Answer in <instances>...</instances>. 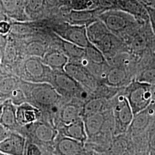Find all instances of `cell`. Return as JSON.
Returning a JSON list of instances; mask_svg holds the SVG:
<instances>
[{"instance_id":"4dcf8cb0","label":"cell","mask_w":155,"mask_h":155,"mask_svg":"<svg viewBox=\"0 0 155 155\" xmlns=\"http://www.w3.org/2000/svg\"><path fill=\"white\" fill-rule=\"evenodd\" d=\"M64 5L69 11L94 9V0H67Z\"/></svg>"},{"instance_id":"30bf717a","label":"cell","mask_w":155,"mask_h":155,"mask_svg":"<svg viewBox=\"0 0 155 155\" xmlns=\"http://www.w3.org/2000/svg\"><path fill=\"white\" fill-rule=\"evenodd\" d=\"M113 10L124 12L140 21L149 19L148 12L144 5L138 0H111Z\"/></svg>"},{"instance_id":"d6986e66","label":"cell","mask_w":155,"mask_h":155,"mask_svg":"<svg viewBox=\"0 0 155 155\" xmlns=\"http://www.w3.org/2000/svg\"><path fill=\"white\" fill-rule=\"evenodd\" d=\"M16 110L17 106L10 99L2 103L0 124L10 130L16 129L19 125L17 120Z\"/></svg>"},{"instance_id":"8d00e7d4","label":"cell","mask_w":155,"mask_h":155,"mask_svg":"<svg viewBox=\"0 0 155 155\" xmlns=\"http://www.w3.org/2000/svg\"><path fill=\"white\" fill-rule=\"evenodd\" d=\"M149 17V20L151 22L152 27L155 33V9L150 6L144 5Z\"/></svg>"},{"instance_id":"7a4b0ae2","label":"cell","mask_w":155,"mask_h":155,"mask_svg":"<svg viewBox=\"0 0 155 155\" xmlns=\"http://www.w3.org/2000/svg\"><path fill=\"white\" fill-rule=\"evenodd\" d=\"M111 110L113 121V136L125 134L134 118V114L125 96L117 94L111 102Z\"/></svg>"},{"instance_id":"44dd1931","label":"cell","mask_w":155,"mask_h":155,"mask_svg":"<svg viewBox=\"0 0 155 155\" xmlns=\"http://www.w3.org/2000/svg\"><path fill=\"white\" fill-rule=\"evenodd\" d=\"M62 132L64 136L83 143H85L88 139L82 118L68 124H63Z\"/></svg>"},{"instance_id":"f546056e","label":"cell","mask_w":155,"mask_h":155,"mask_svg":"<svg viewBox=\"0 0 155 155\" xmlns=\"http://www.w3.org/2000/svg\"><path fill=\"white\" fill-rule=\"evenodd\" d=\"M84 59L87 61L96 64L106 63V59L103 53L94 45H91L84 48Z\"/></svg>"},{"instance_id":"d6a6232c","label":"cell","mask_w":155,"mask_h":155,"mask_svg":"<svg viewBox=\"0 0 155 155\" xmlns=\"http://www.w3.org/2000/svg\"><path fill=\"white\" fill-rule=\"evenodd\" d=\"M147 139L150 152H155V119L147 130Z\"/></svg>"},{"instance_id":"277c9868","label":"cell","mask_w":155,"mask_h":155,"mask_svg":"<svg viewBox=\"0 0 155 155\" xmlns=\"http://www.w3.org/2000/svg\"><path fill=\"white\" fill-rule=\"evenodd\" d=\"M50 84L62 97H76L84 103L91 99L89 97L91 94L89 91L64 71H53Z\"/></svg>"},{"instance_id":"5b68a950","label":"cell","mask_w":155,"mask_h":155,"mask_svg":"<svg viewBox=\"0 0 155 155\" xmlns=\"http://www.w3.org/2000/svg\"><path fill=\"white\" fill-rule=\"evenodd\" d=\"M22 71L27 82L50 83L53 70L47 66L42 59L28 56L22 62Z\"/></svg>"},{"instance_id":"74e56055","label":"cell","mask_w":155,"mask_h":155,"mask_svg":"<svg viewBox=\"0 0 155 155\" xmlns=\"http://www.w3.org/2000/svg\"><path fill=\"white\" fill-rule=\"evenodd\" d=\"M46 8H53L61 5V4H65L67 0H45Z\"/></svg>"},{"instance_id":"836d02e7","label":"cell","mask_w":155,"mask_h":155,"mask_svg":"<svg viewBox=\"0 0 155 155\" xmlns=\"http://www.w3.org/2000/svg\"><path fill=\"white\" fill-rule=\"evenodd\" d=\"M8 35L5 36L0 33V64L4 60L6 46L8 40Z\"/></svg>"},{"instance_id":"ab89813d","label":"cell","mask_w":155,"mask_h":155,"mask_svg":"<svg viewBox=\"0 0 155 155\" xmlns=\"http://www.w3.org/2000/svg\"><path fill=\"white\" fill-rule=\"evenodd\" d=\"M150 106L155 111V85L153 86V97L152 102Z\"/></svg>"},{"instance_id":"5bb4252c","label":"cell","mask_w":155,"mask_h":155,"mask_svg":"<svg viewBox=\"0 0 155 155\" xmlns=\"http://www.w3.org/2000/svg\"><path fill=\"white\" fill-rule=\"evenodd\" d=\"M98 10L87 9L82 11H69L65 15L66 22L78 26L88 27L89 25L98 20L97 18Z\"/></svg>"},{"instance_id":"7402d4cb","label":"cell","mask_w":155,"mask_h":155,"mask_svg":"<svg viewBox=\"0 0 155 155\" xmlns=\"http://www.w3.org/2000/svg\"><path fill=\"white\" fill-rule=\"evenodd\" d=\"M107 106L108 104L106 102L105 98H93L86 101L82 106V118L107 111Z\"/></svg>"},{"instance_id":"d4e9b609","label":"cell","mask_w":155,"mask_h":155,"mask_svg":"<svg viewBox=\"0 0 155 155\" xmlns=\"http://www.w3.org/2000/svg\"><path fill=\"white\" fill-rule=\"evenodd\" d=\"M82 109L79 106L73 104H68L61 108L60 118L64 124H68L77 121L82 118Z\"/></svg>"},{"instance_id":"603a6c76","label":"cell","mask_w":155,"mask_h":155,"mask_svg":"<svg viewBox=\"0 0 155 155\" xmlns=\"http://www.w3.org/2000/svg\"><path fill=\"white\" fill-rule=\"evenodd\" d=\"M86 30L89 41L94 45L110 32L104 23L99 19L89 25Z\"/></svg>"},{"instance_id":"4316f807","label":"cell","mask_w":155,"mask_h":155,"mask_svg":"<svg viewBox=\"0 0 155 155\" xmlns=\"http://www.w3.org/2000/svg\"><path fill=\"white\" fill-rule=\"evenodd\" d=\"M25 52L28 56L43 58L48 51L46 44L39 39H32L24 47Z\"/></svg>"},{"instance_id":"6da1fadb","label":"cell","mask_w":155,"mask_h":155,"mask_svg":"<svg viewBox=\"0 0 155 155\" xmlns=\"http://www.w3.org/2000/svg\"><path fill=\"white\" fill-rule=\"evenodd\" d=\"M21 89L26 98L36 106L50 108L55 106L62 96L55 87L48 83H32L25 81L21 83Z\"/></svg>"},{"instance_id":"83f0119b","label":"cell","mask_w":155,"mask_h":155,"mask_svg":"<svg viewBox=\"0 0 155 155\" xmlns=\"http://www.w3.org/2000/svg\"><path fill=\"white\" fill-rule=\"evenodd\" d=\"M45 8V0H25V11L31 21L40 15Z\"/></svg>"},{"instance_id":"ac0fdd59","label":"cell","mask_w":155,"mask_h":155,"mask_svg":"<svg viewBox=\"0 0 155 155\" xmlns=\"http://www.w3.org/2000/svg\"><path fill=\"white\" fill-rule=\"evenodd\" d=\"M35 139L44 144H51L55 141L58 132L50 124L47 122H36L33 130Z\"/></svg>"},{"instance_id":"ee69618b","label":"cell","mask_w":155,"mask_h":155,"mask_svg":"<svg viewBox=\"0 0 155 155\" xmlns=\"http://www.w3.org/2000/svg\"><path fill=\"white\" fill-rule=\"evenodd\" d=\"M0 155H6L5 153H2V152H0Z\"/></svg>"},{"instance_id":"3957f363","label":"cell","mask_w":155,"mask_h":155,"mask_svg":"<svg viewBox=\"0 0 155 155\" xmlns=\"http://www.w3.org/2000/svg\"><path fill=\"white\" fill-rule=\"evenodd\" d=\"M123 94L127 98L134 115L150 106L153 97V86L133 81L127 84Z\"/></svg>"},{"instance_id":"52a82bcc","label":"cell","mask_w":155,"mask_h":155,"mask_svg":"<svg viewBox=\"0 0 155 155\" xmlns=\"http://www.w3.org/2000/svg\"><path fill=\"white\" fill-rule=\"evenodd\" d=\"M98 18L113 34L122 33L132 26L135 18L124 12L110 10L101 13Z\"/></svg>"},{"instance_id":"60d3db41","label":"cell","mask_w":155,"mask_h":155,"mask_svg":"<svg viewBox=\"0 0 155 155\" xmlns=\"http://www.w3.org/2000/svg\"><path fill=\"white\" fill-rule=\"evenodd\" d=\"M135 155H150V151H145V152L137 153Z\"/></svg>"},{"instance_id":"f1b7e54d","label":"cell","mask_w":155,"mask_h":155,"mask_svg":"<svg viewBox=\"0 0 155 155\" xmlns=\"http://www.w3.org/2000/svg\"><path fill=\"white\" fill-rule=\"evenodd\" d=\"M116 36L110 32L100 40L94 46L100 50L105 56H110L114 48L116 47Z\"/></svg>"},{"instance_id":"9c48e42d","label":"cell","mask_w":155,"mask_h":155,"mask_svg":"<svg viewBox=\"0 0 155 155\" xmlns=\"http://www.w3.org/2000/svg\"><path fill=\"white\" fill-rule=\"evenodd\" d=\"M155 119V112L150 106L145 110L134 115L127 133L130 138L147 133L150 124Z\"/></svg>"},{"instance_id":"ffe728a7","label":"cell","mask_w":155,"mask_h":155,"mask_svg":"<svg viewBox=\"0 0 155 155\" xmlns=\"http://www.w3.org/2000/svg\"><path fill=\"white\" fill-rule=\"evenodd\" d=\"M127 74L124 67H110L106 73L102 83L112 88H118L127 82Z\"/></svg>"},{"instance_id":"f35d334b","label":"cell","mask_w":155,"mask_h":155,"mask_svg":"<svg viewBox=\"0 0 155 155\" xmlns=\"http://www.w3.org/2000/svg\"><path fill=\"white\" fill-rule=\"evenodd\" d=\"M11 133L10 130L8 129L0 124V143L6 139Z\"/></svg>"},{"instance_id":"d590c367","label":"cell","mask_w":155,"mask_h":155,"mask_svg":"<svg viewBox=\"0 0 155 155\" xmlns=\"http://www.w3.org/2000/svg\"><path fill=\"white\" fill-rule=\"evenodd\" d=\"M27 155H41V151L36 144L30 143L27 148Z\"/></svg>"},{"instance_id":"ba28073f","label":"cell","mask_w":155,"mask_h":155,"mask_svg":"<svg viewBox=\"0 0 155 155\" xmlns=\"http://www.w3.org/2000/svg\"><path fill=\"white\" fill-rule=\"evenodd\" d=\"M54 31L61 39L83 48L91 45L87 37L86 27L73 25L65 22L63 25L56 26Z\"/></svg>"},{"instance_id":"cb8c5ba5","label":"cell","mask_w":155,"mask_h":155,"mask_svg":"<svg viewBox=\"0 0 155 155\" xmlns=\"http://www.w3.org/2000/svg\"><path fill=\"white\" fill-rule=\"evenodd\" d=\"M61 51L68 58L69 61L81 63L84 58V48L61 39Z\"/></svg>"},{"instance_id":"7c38bea8","label":"cell","mask_w":155,"mask_h":155,"mask_svg":"<svg viewBox=\"0 0 155 155\" xmlns=\"http://www.w3.org/2000/svg\"><path fill=\"white\" fill-rule=\"evenodd\" d=\"M107 111L101 112L82 118L87 139L93 138L105 132L104 129L107 121Z\"/></svg>"},{"instance_id":"4fadbf2b","label":"cell","mask_w":155,"mask_h":155,"mask_svg":"<svg viewBox=\"0 0 155 155\" xmlns=\"http://www.w3.org/2000/svg\"><path fill=\"white\" fill-rule=\"evenodd\" d=\"M25 145L26 139L22 135L11 133L0 143V152L8 155H23Z\"/></svg>"},{"instance_id":"2e32d148","label":"cell","mask_w":155,"mask_h":155,"mask_svg":"<svg viewBox=\"0 0 155 155\" xmlns=\"http://www.w3.org/2000/svg\"><path fill=\"white\" fill-rule=\"evenodd\" d=\"M40 110L36 106L24 102L17 106V120L19 125L28 126L35 124L40 116Z\"/></svg>"},{"instance_id":"8fae6325","label":"cell","mask_w":155,"mask_h":155,"mask_svg":"<svg viewBox=\"0 0 155 155\" xmlns=\"http://www.w3.org/2000/svg\"><path fill=\"white\" fill-rule=\"evenodd\" d=\"M0 9L6 16L16 21H31L25 11V0H0Z\"/></svg>"},{"instance_id":"b9f144b4","label":"cell","mask_w":155,"mask_h":155,"mask_svg":"<svg viewBox=\"0 0 155 155\" xmlns=\"http://www.w3.org/2000/svg\"><path fill=\"white\" fill-rule=\"evenodd\" d=\"M2 104H0V117H1V113H2Z\"/></svg>"},{"instance_id":"8992f818","label":"cell","mask_w":155,"mask_h":155,"mask_svg":"<svg viewBox=\"0 0 155 155\" xmlns=\"http://www.w3.org/2000/svg\"><path fill=\"white\" fill-rule=\"evenodd\" d=\"M64 71L91 94H98L102 90L103 83L94 77L81 63L69 61L64 68Z\"/></svg>"},{"instance_id":"7bdbcfd3","label":"cell","mask_w":155,"mask_h":155,"mask_svg":"<svg viewBox=\"0 0 155 155\" xmlns=\"http://www.w3.org/2000/svg\"><path fill=\"white\" fill-rule=\"evenodd\" d=\"M98 155H109L107 153H98Z\"/></svg>"},{"instance_id":"484cf974","label":"cell","mask_w":155,"mask_h":155,"mask_svg":"<svg viewBox=\"0 0 155 155\" xmlns=\"http://www.w3.org/2000/svg\"><path fill=\"white\" fill-rule=\"evenodd\" d=\"M20 85L19 80L13 76L0 78V97L10 98L13 92L21 87Z\"/></svg>"},{"instance_id":"9a60e30c","label":"cell","mask_w":155,"mask_h":155,"mask_svg":"<svg viewBox=\"0 0 155 155\" xmlns=\"http://www.w3.org/2000/svg\"><path fill=\"white\" fill-rule=\"evenodd\" d=\"M84 150V143L65 136L58 140L55 145L58 155H82Z\"/></svg>"},{"instance_id":"e0dca14e","label":"cell","mask_w":155,"mask_h":155,"mask_svg":"<svg viewBox=\"0 0 155 155\" xmlns=\"http://www.w3.org/2000/svg\"><path fill=\"white\" fill-rule=\"evenodd\" d=\"M42 61L53 71H64L69 59L61 50L52 49L48 50Z\"/></svg>"},{"instance_id":"1f68e13d","label":"cell","mask_w":155,"mask_h":155,"mask_svg":"<svg viewBox=\"0 0 155 155\" xmlns=\"http://www.w3.org/2000/svg\"><path fill=\"white\" fill-rule=\"evenodd\" d=\"M136 80L152 86L155 85V67H151L144 70L141 72Z\"/></svg>"},{"instance_id":"e575fe53","label":"cell","mask_w":155,"mask_h":155,"mask_svg":"<svg viewBox=\"0 0 155 155\" xmlns=\"http://www.w3.org/2000/svg\"><path fill=\"white\" fill-rule=\"evenodd\" d=\"M12 29L11 22L9 20H2L0 21V33L3 35H9Z\"/></svg>"}]
</instances>
